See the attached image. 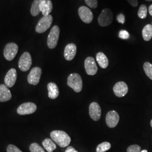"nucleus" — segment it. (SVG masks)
Listing matches in <instances>:
<instances>
[{
  "mask_svg": "<svg viewBox=\"0 0 152 152\" xmlns=\"http://www.w3.org/2000/svg\"><path fill=\"white\" fill-rule=\"evenodd\" d=\"M50 136L52 140L61 148L67 147L71 143L70 136L63 131H53L51 132Z\"/></svg>",
  "mask_w": 152,
  "mask_h": 152,
  "instance_id": "nucleus-1",
  "label": "nucleus"
},
{
  "mask_svg": "<svg viewBox=\"0 0 152 152\" xmlns=\"http://www.w3.org/2000/svg\"><path fill=\"white\" fill-rule=\"evenodd\" d=\"M67 85L75 92H81L82 89L81 77L78 73H72L68 77Z\"/></svg>",
  "mask_w": 152,
  "mask_h": 152,
  "instance_id": "nucleus-2",
  "label": "nucleus"
},
{
  "mask_svg": "<svg viewBox=\"0 0 152 152\" xmlns=\"http://www.w3.org/2000/svg\"><path fill=\"white\" fill-rule=\"evenodd\" d=\"M98 23L103 27L110 25L113 20V14L108 8L104 9L98 17Z\"/></svg>",
  "mask_w": 152,
  "mask_h": 152,
  "instance_id": "nucleus-3",
  "label": "nucleus"
},
{
  "mask_svg": "<svg viewBox=\"0 0 152 152\" xmlns=\"http://www.w3.org/2000/svg\"><path fill=\"white\" fill-rule=\"evenodd\" d=\"M60 29L57 26H54L51 28L50 32L49 33L47 44L49 49H53L56 46L59 38Z\"/></svg>",
  "mask_w": 152,
  "mask_h": 152,
  "instance_id": "nucleus-4",
  "label": "nucleus"
},
{
  "mask_svg": "<svg viewBox=\"0 0 152 152\" xmlns=\"http://www.w3.org/2000/svg\"><path fill=\"white\" fill-rule=\"evenodd\" d=\"M53 20V16L51 15L44 16L40 19L36 27V31L38 33H42L46 32L50 27Z\"/></svg>",
  "mask_w": 152,
  "mask_h": 152,
  "instance_id": "nucleus-5",
  "label": "nucleus"
},
{
  "mask_svg": "<svg viewBox=\"0 0 152 152\" xmlns=\"http://www.w3.org/2000/svg\"><path fill=\"white\" fill-rule=\"evenodd\" d=\"M32 57L28 52H25L21 55L19 60V68L22 72L28 71L32 65Z\"/></svg>",
  "mask_w": 152,
  "mask_h": 152,
  "instance_id": "nucleus-6",
  "label": "nucleus"
},
{
  "mask_svg": "<svg viewBox=\"0 0 152 152\" xmlns=\"http://www.w3.org/2000/svg\"><path fill=\"white\" fill-rule=\"evenodd\" d=\"M18 51V46L15 43L10 42L6 45L4 50V55L6 60L11 61L15 57Z\"/></svg>",
  "mask_w": 152,
  "mask_h": 152,
  "instance_id": "nucleus-7",
  "label": "nucleus"
},
{
  "mask_svg": "<svg viewBox=\"0 0 152 152\" xmlns=\"http://www.w3.org/2000/svg\"><path fill=\"white\" fill-rule=\"evenodd\" d=\"M78 15L82 21L85 23L89 24L92 22L94 15L91 10L86 6H82L78 9Z\"/></svg>",
  "mask_w": 152,
  "mask_h": 152,
  "instance_id": "nucleus-8",
  "label": "nucleus"
},
{
  "mask_svg": "<svg viewBox=\"0 0 152 152\" xmlns=\"http://www.w3.org/2000/svg\"><path fill=\"white\" fill-rule=\"evenodd\" d=\"M37 110V106L34 103L28 102L21 104L18 109L17 112L20 115L32 114Z\"/></svg>",
  "mask_w": 152,
  "mask_h": 152,
  "instance_id": "nucleus-9",
  "label": "nucleus"
},
{
  "mask_svg": "<svg viewBox=\"0 0 152 152\" xmlns=\"http://www.w3.org/2000/svg\"><path fill=\"white\" fill-rule=\"evenodd\" d=\"M41 74L42 70L39 67H34L28 76V83L33 85H37L40 80Z\"/></svg>",
  "mask_w": 152,
  "mask_h": 152,
  "instance_id": "nucleus-10",
  "label": "nucleus"
},
{
  "mask_svg": "<svg viewBox=\"0 0 152 152\" xmlns=\"http://www.w3.org/2000/svg\"><path fill=\"white\" fill-rule=\"evenodd\" d=\"M85 68L87 75L94 76L98 71V66L94 58L89 56L85 60Z\"/></svg>",
  "mask_w": 152,
  "mask_h": 152,
  "instance_id": "nucleus-11",
  "label": "nucleus"
},
{
  "mask_svg": "<svg viewBox=\"0 0 152 152\" xmlns=\"http://www.w3.org/2000/svg\"><path fill=\"white\" fill-rule=\"evenodd\" d=\"M119 120V114L115 110L109 111L106 115V124L110 128L115 127L118 125Z\"/></svg>",
  "mask_w": 152,
  "mask_h": 152,
  "instance_id": "nucleus-12",
  "label": "nucleus"
},
{
  "mask_svg": "<svg viewBox=\"0 0 152 152\" xmlns=\"http://www.w3.org/2000/svg\"><path fill=\"white\" fill-rule=\"evenodd\" d=\"M129 88L127 84L124 82H118L113 87L114 94L119 98L125 96L128 92Z\"/></svg>",
  "mask_w": 152,
  "mask_h": 152,
  "instance_id": "nucleus-13",
  "label": "nucleus"
},
{
  "mask_svg": "<svg viewBox=\"0 0 152 152\" xmlns=\"http://www.w3.org/2000/svg\"><path fill=\"white\" fill-rule=\"evenodd\" d=\"M89 114L92 120L97 121L100 120L102 114V109L99 104L93 102L89 106Z\"/></svg>",
  "mask_w": 152,
  "mask_h": 152,
  "instance_id": "nucleus-14",
  "label": "nucleus"
},
{
  "mask_svg": "<svg viewBox=\"0 0 152 152\" xmlns=\"http://www.w3.org/2000/svg\"><path fill=\"white\" fill-rule=\"evenodd\" d=\"M17 78V73L15 69L11 68L6 75L5 83L7 87H12L15 83Z\"/></svg>",
  "mask_w": 152,
  "mask_h": 152,
  "instance_id": "nucleus-15",
  "label": "nucleus"
},
{
  "mask_svg": "<svg viewBox=\"0 0 152 152\" xmlns=\"http://www.w3.org/2000/svg\"><path fill=\"white\" fill-rule=\"evenodd\" d=\"M77 53V46L75 44L71 43L68 44L65 46L64 52V56L65 59L71 61L74 59Z\"/></svg>",
  "mask_w": 152,
  "mask_h": 152,
  "instance_id": "nucleus-16",
  "label": "nucleus"
},
{
  "mask_svg": "<svg viewBox=\"0 0 152 152\" xmlns=\"http://www.w3.org/2000/svg\"><path fill=\"white\" fill-rule=\"evenodd\" d=\"M53 9V3L51 0H45L41 2L39 5V10L44 16L50 15Z\"/></svg>",
  "mask_w": 152,
  "mask_h": 152,
  "instance_id": "nucleus-17",
  "label": "nucleus"
},
{
  "mask_svg": "<svg viewBox=\"0 0 152 152\" xmlns=\"http://www.w3.org/2000/svg\"><path fill=\"white\" fill-rule=\"evenodd\" d=\"M11 93L5 85H0V102H5L11 99Z\"/></svg>",
  "mask_w": 152,
  "mask_h": 152,
  "instance_id": "nucleus-18",
  "label": "nucleus"
},
{
  "mask_svg": "<svg viewBox=\"0 0 152 152\" xmlns=\"http://www.w3.org/2000/svg\"><path fill=\"white\" fill-rule=\"evenodd\" d=\"M48 96L51 99H55L58 98L59 94L58 87L54 82H50L48 85Z\"/></svg>",
  "mask_w": 152,
  "mask_h": 152,
  "instance_id": "nucleus-19",
  "label": "nucleus"
},
{
  "mask_svg": "<svg viewBox=\"0 0 152 152\" xmlns=\"http://www.w3.org/2000/svg\"><path fill=\"white\" fill-rule=\"evenodd\" d=\"M96 61L102 68L105 69L109 65V61L107 56L102 52H99L96 56Z\"/></svg>",
  "mask_w": 152,
  "mask_h": 152,
  "instance_id": "nucleus-20",
  "label": "nucleus"
},
{
  "mask_svg": "<svg viewBox=\"0 0 152 152\" xmlns=\"http://www.w3.org/2000/svg\"><path fill=\"white\" fill-rule=\"evenodd\" d=\"M142 38L145 41H149L152 38V24H147L142 31Z\"/></svg>",
  "mask_w": 152,
  "mask_h": 152,
  "instance_id": "nucleus-21",
  "label": "nucleus"
},
{
  "mask_svg": "<svg viewBox=\"0 0 152 152\" xmlns=\"http://www.w3.org/2000/svg\"><path fill=\"white\" fill-rule=\"evenodd\" d=\"M42 145L48 152H53L56 148V146L53 140L49 138H47L42 141Z\"/></svg>",
  "mask_w": 152,
  "mask_h": 152,
  "instance_id": "nucleus-22",
  "label": "nucleus"
},
{
  "mask_svg": "<svg viewBox=\"0 0 152 152\" xmlns=\"http://www.w3.org/2000/svg\"><path fill=\"white\" fill-rule=\"evenodd\" d=\"M43 1L45 0H34L31 8V13L32 16H37L39 14V5Z\"/></svg>",
  "mask_w": 152,
  "mask_h": 152,
  "instance_id": "nucleus-23",
  "label": "nucleus"
},
{
  "mask_svg": "<svg viewBox=\"0 0 152 152\" xmlns=\"http://www.w3.org/2000/svg\"><path fill=\"white\" fill-rule=\"evenodd\" d=\"M110 148L111 144H110V142L105 141L98 145L96 151V152H105L108 151Z\"/></svg>",
  "mask_w": 152,
  "mask_h": 152,
  "instance_id": "nucleus-24",
  "label": "nucleus"
},
{
  "mask_svg": "<svg viewBox=\"0 0 152 152\" xmlns=\"http://www.w3.org/2000/svg\"><path fill=\"white\" fill-rule=\"evenodd\" d=\"M143 69L146 75L152 80V64L149 62H145L143 65Z\"/></svg>",
  "mask_w": 152,
  "mask_h": 152,
  "instance_id": "nucleus-25",
  "label": "nucleus"
},
{
  "mask_svg": "<svg viewBox=\"0 0 152 152\" xmlns=\"http://www.w3.org/2000/svg\"><path fill=\"white\" fill-rule=\"evenodd\" d=\"M147 12H148V8L147 6L145 5H141L140 6L137 12V15L139 18L144 19L147 18Z\"/></svg>",
  "mask_w": 152,
  "mask_h": 152,
  "instance_id": "nucleus-26",
  "label": "nucleus"
},
{
  "mask_svg": "<svg viewBox=\"0 0 152 152\" xmlns=\"http://www.w3.org/2000/svg\"><path fill=\"white\" fill-rule=\"evenodd\" d=\"M29 150L31 152H45L44 149L38 144L36 142L32 143L30 145Z\"/></svg>",
  "mask_w": 152,
  "mask_h": 152,
  "instance_id": "nucleus-27",
  "label": "nucleus"
},
{
  "mask_svg": "<svg viewBox=\"0 0 152 152\" xmlns=\"http://www.w3.org/2000/svg\"><path fill=\"white\" fill-rule=\"evenodd\" d=\"M88 7L91 9H96L98 5V0H84Z\"/></svg>",
  "mask_w": 152,
  "mask_h": 152,
  "instance_id": "nucleus-28",
  "label": "nucleus"
},
{
  "mask_svg": "<svg viewBox=\"0 0 152 152\" xmlns=\"http://www.w3.org/2000/svg\"><path fill=\"white\" fill-rule=\"evenodd\" d=\"M127 152H141V147L138 145H131L128 147Z\"/></svg>",
  "mask_w": 152,
  "mask_h": 152,
  "instance_id": "nucleus-29",
  "label": "nucleus"
},
{
  "mask_svg": "<svg viewBox=\"0 0 152 152\" xmlns=\"http://www.w3.org/2000/svg\"><path fill=\"white\" fill-rule=\"evenodd\" d=\"M118 37L122 39H127L130 37V34L126 30H121L118 33Z\"/></svg>",
  "mask_w": 152,
  "mask_h": 152,
  "instance_id": "nucleus-30",
  "label": "nucleus"
},
{
  "mask_svg": "<svg viewBox=\"0 0 152 152\" xmlns=\"http://www.w3.org/2000/svg\"><path fill=\"white\" fill-rule=\"evenodd\" d=\"M7 152H22L18 147L14 145H9L7 148Z\"/></svg>",
  "mask_w": 152,
  "mask_h": 152,
  "instance_id": "nucleus-31",
  "label": "nucleus"
},
{
  "mask_svg": "<svg viewBox=\"0 0 152 152\" xmlns=\"http://www.w3.org/2000/svg\"><path fill=\"white\" fill-rule=\"evenodd\" d=\"M117 21L119 23L124 24L125 22V16L122 14L121 13L117 16Z\"/></svg>",
  "mask_w": 152,
  "mask_h": 152,
  "instance_id": "nucleus-32",
  "label": "nucleus"
},
{
  "mask_svg": "<svg viewBox=\"0 0 152 152\" xmlns=\"http://www.w3.org/2000/svg\"><path fill=\"white\" fill-rule=\"evenodd\" d=\"M126 1L133 7H137L138 5L137 0H126Z\"/></svg>",
  "mask_w": 152,
  "mask_h": 152,
  "instance_id": "nucleus-33",
  "label": "nucleus"
},
{
  "mask_svg": "<svg viewBox=\"0 0 152 152\" xmlns=\"http://www.w3.org/2000/svg\"><path fill=\"white\" fill-rule=\"evenodd\" d=\"M65 152H78V151L76 150L73 147L70 146L66 148Z\"/></svg>",
  "mask_w": 152,
  "mask_h": 152,
  "instance_id": "nucleus-34",
  "label": "nucleus"
},
{
  "mask_svg": "<svg viewBox=\"0 0 152 152\" xmlns=\"http://www.w3.org/2000/svg\"><path fill=\"white\" fill-rule=\"evenodd\" d=\"M148 11L149 14L152 16V4L149 6V8H148Z\"/></svg>",
  "mask_w": 152,
  "mask_h": 152,
  "instance_id": "nucleus-35",
  "label": "nucleus"
},
{
  "mask_svg": "<svg viewBox=\"0 0 152 152\" xmlns=\"http://www.w3.org/2000/svg\"><path fill=\"white\" fill-rule=\"evenodd\" d=\"M141 152H148V151L146 150V149H144V150L141 151Z\"/></svg>",
  "mask_w": 152,
  "mask_h": 152,
  "instance_id": "nucleus-36",
  "label": "nucleus"
},
{
  "mask_svg": "<svg viewBox=\"0 0 152 152\" xmlns=\"http://www.w3.org/2000/svg\"><path fill=\"white\" fill-rule=\"evenodd\" d=\"M146 1H148V2H151V1H152V0H145Z\"/></svg>",
  "mask_w": 152,
  "mask_h": 152,
  "instance_id": "nucleus-37",
  "label": "nucleus"
},
{
  "mask_svg": "<svg viewBox=\"0 0 152 152\" xmlns=\"http://www.w3.org/2000/svg\"><path fill=\"white\" fill-rule=\"evenodd\" d=\"M151 127H152V120L151 121Z\"/></svg>",
  "mask_w": 152,
  "mask_h": 152,
  "instance_id": "nucleus-38",
  "label": "nucleus"
},
{
  "mask_svg": "<svg viewBox=\"0 0 152 152\" xmlns=\"http://www.w3.org/2000/svg\"></svg>",
  "mask_w": 152,
  "mask_h": 152,
  "instance_id": "nucleus-39",
  "label": "nucleus"
}]
</instances>
